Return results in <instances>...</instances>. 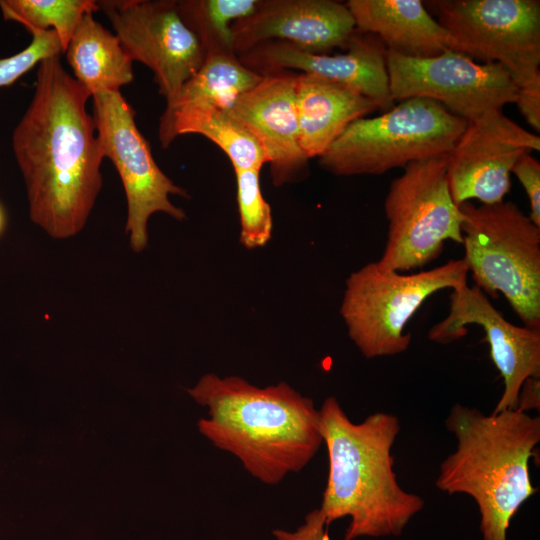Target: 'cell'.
Wrapping results in <instances>:
<instances>
[{
    "mask_svg": "<svg viewBox=\"0 0 540 540\" xmlns=\"http://www.w3.org/2000/svg\"><path fill=\"white\" fill-rule=\"evenodd\" d=\"M90 97L60 56L48 58L38 65L32 99L12 133L30 219L55 239L84 228L102 188L104 156L86 107Z\"/></svg>",
    "mask_w": 540,
    "mask_h": 540,
    "instance_id": "1",
    "label": "cell"
},
{
    "mask_svg": "<svg viewBox=\"0 0 540 540\" xmlns=\"http://www.w3.org/2000/svg\"><path fill=\"white\" fill-rule=\"evenodd\" d=\"M187 392L208 409L200 434L266 485L303 470L323 444L319 409L286 382L260 388L208 373Z\"/></svg>",
    "mask_w": 540,
    "mask_h": 540,
    "instance_id": "2",
    "label": "cell"
},
{
    "mask_svg": "<svg viewBox=\"0 0 540 540\" xmlns=\"http://www.w3.org/2000/svg\"><path fill=\"white\" fill-rule=\"evenodd\" d=\"M319 415L328 454L319 509L327 524L348 518L343 540L400 536L425 501L397 480L392 448L401 430L399 418L375 412L355 423L334 396L324 400Z\"/></svg>",
    "mask_w": 540,
    "mask_h": 540,
    "instance_id": "3",
    "label": "cell"
},
{
    "mask_svg": "<svg viewBox=\"0 0 540 540\" xmlns=\"http://www.w3.org/2000/svg\"><path fill=\"white\" fill-rule=\"evenodd\" d=\"M444 424L456 448L440 464L437 489L475 501L483 540H507L512 518L537 493L529 462L540 442V417L517 409L487 415L456 403Z\"/></svg>",
    "mask_w": 540,
    "mask_h": 540,
    "instance_id": "4",
    "label": "cell"
},
{
    "mask_svg": "<svg viewBox=\"0 0 540 540\" xmlns=\"http://www.w3.org/2000/svg\"><path fill=\"white\" fill-rule=\"evenodd\" d=\"M462 245L475 286L504 295L525 327L540 329V227L511 201L460 205Z\"/></svg>",
    "mask_w": 540,
    "mask_h": 540,
    "instance_id": "5",
    "label": "cell"
},
{
    "mask_svg": "<svg viewBox=\"0 0 540 540\" xmlns=\"http://www.w3.org/2000/svg\"><path fill=\"white\" fill-rule=\"evenodd\" d=\"M468 121L426 98L399 101L376 117L353 121L319 157L337 176L379 175L447 155Z\"/></svg>",
    "mask_w": 540,
    "mask_h": 540,
    "instance_id": "6",
    "label": "cell"
},
{
    "mask_svg": "<svg viewBox=\"0 0 540 540\" xmlns=\"http://www.w3.org/2000/svg\"><path fill=\"white\" fill-rule=\"evenodd\" d=\"M468 273L463 258L412 274L366 264L347 278L340 307L350 339L367 359L405 352L412 338L405 327L420 306L442 289L466 284Z\"/></svg>",
    "mask_w": 540,
    "mask_h": 540,
    "instance_id": "7",
    "label": "cell"
},
{
    "mask_svg": "<svg viewBox=\"0 0 540 540\" xmlns=\"http://www.w3.org/2000/svg\"><path fill=\"white\" fill-rule=\"evenodd\" d=\"M388 233L376 264L386 271L420 269L437 259L447 240L462 244L463 215L451 195L447 155L412 162L384 201Z\"/></svg>",
    "mask_w": 540,
    "mask_h": 540,
    "instance_id": "8",
    "label": "cell"
},
{
    "mask_svg": "<svg viewBox=\"0 0 540 540\" xmlns=\"http://www.w3.org/2000/svg\"><path fill=\"white\" fill-rule=\"evenodd\" d=\"M448 32L450 50L498 63L517 87L540 77V1L440 0L432 2Z\"/></svg>",
    "mask_w": 540,
    "mask_h": 540,
    "instance_id": "9",
    "label": "cell"
},
{
    "mask_svg": "<svg viewBox=\"0 0 540 540\" xmlns=\"http://www.w3.org/2000/svg\"><path fill=\"white\" fill-rule=\"evenodd\" d=\"M93 119L104 158L115 166L127 200L125 233L131 249L139 253L148 244L150 216L163 212L182 221L186 215L169 195L188 198L155 162L150 146L135 122V111L120 91H103L92 96Z\"/></svg>",
    "mask_w": 540,
    "mask_h": 540,
    "instance_id": "10",
    "label": "cell"
},
{
    "mask_svg": "<svg viewBox=\"0 0 540 540\" xmlns=\"http://www.w3.org/2000/svg\"><path fill=\"white\" fill-rule=\"evenodd\" d=\"M391 99L426 98L467 121L515 103L518 87L498 63H477L453 51L425 58L386 50Z\"/></svg>",
    "mask_w": 540,
    "mask_h": 540,
    "instance_id": "11",
    "label": "cell"
},
{
    "mask_svg": "<svg viewBox=\"0 0 540 540\" xmlns=\"http://www.w3.org/2000/svg\"><path fill=\"white\" fill-rule=\"evenodd\" d=\"M97 4L130 59L152 70L166 101L201 67L204 50L182 19L177 1L101 0Z\"/></svg>",
    "mask_w": 540,
    "mask_h": 540,
    "instance_id": "12",
    "label": "cell"
},
{
    "mask_svg": "<svg viewBox=\"0 0 540 540\" xmlns=\"http://www.w3.org/2000/svg\"><path fill=\"white\" fill-rule=\"evenodd\" d=\"M539 150L540 137L502 111L468 121L447 154V179L454 202L460 206L470 200L481 204L503 201L516 162Z\"/></svg>",
    "mask_w": 540,
    "mask_h": 540,
    "instance_id": "13",
    "label": "cell"
},
{
    "mask_svg": "<svg viewBox=\"0 0 540 540\" xmlns=\"http://www.w3.org/2000/svg\"><path fill=\"white\" fill-rule=\"evenodd\" d=\"M483 328L491 359L504 384L491 413L517 408L524 381L540 377V329L516 326L507 321L477 286L452 289L448 315L428 332L431 341L449 344L464 337L467 325Z\"/></svg>",
    "mask_w": 540,
    "mask_h": 540,
    "instance_id": "14",
    "label": "cell"
},
{
    "mask_svg": "<svg viewBox=\"0 0 540 540\" xmlns=\"http://www.w3.org/2000/svg\"><path fill=\"white\" fill-rule=\"evenodd\" d=\"M346 52L313 54L281 41L264 42L238 57L260 75L286 69L300 70L372 100L378 109L394 106L389 89L386 48L381 40L358 30L348 41Z\"/></svg>",
    "mask_w": 540,
    "mask_h": 540,
    "instance_id": "15",
    "label": "cell"
},
{
    "mask_svg": "<svg viewBox=\"0 0 540 540\" xmlns=\"http://www.w3.org/2000/svg\"><path fill=\"white\" fill-rule=\"evenodd\" d=\"M237 57L268 41L289 43L313 54L346 47L356 31L346 4L332 0H260L232 27Z\"/></svg>",
    "mask_w": 540,
    "mask_h": 540,
    "instance_id": "16",
    "label": "cell"
},
{
    "mask_svg": "<svg viewBox=\"0 0 540 540\" xmlns=\"http://www.w3.org/2000/svg\"><path fill=\"white\" fill-rule=\"evenodd\" d=\"M295 76L286 70L262 75L230 109L262 147L275 186L293 181L309 160L299 145Z\"/></svg>",
    "mask_w": 540,
    "mask_h": 540,
    "instance_id": "17",
    "label": "cell"
},
{
    "mask_svg": "<svg viewBox=\"0 0 540 540\" xmlns=\"http://www.w3.org/2000/svg\"><path fill=\"white\" fill-rule=\"evenodd\" d=\"M356 30L377 36L386 50L425 58L449 50L450 37L420 0H349Z\"/></svg>",
    "mask_w": 540,
    "mask_h": 540,
    "instance_id": "18",
    "label": "cell"
},
{
    "mask_svg": "<svg viewBox=\"0 0 540 540\" xmlns=\"http://www.w3.org/2000/svg\"><path fill=\"white\" fill-rule=\"evenodd\" d=\"M299 145L310 159L321 157L355 120L378 109L370 99L325 79L295 76Z\"/></svg>",
    "mask_w": 540,
    "mask_h": 540,
    "instance_id": "19",
    "label": "cell"
},
{
    "mask_svg": "<svg viewBox=\"0 0 540 540\" xmlns=\"http://www.w3.org/2000/svg\"><path fill=\"white\" fill-rule=\"evenodd\" d=\"M200 134L215 143L229 158L234 170H261L267 157L254 136L231 110L214 106H190L163 112L158 136L166 149L177 136Z\"/></svg>",
    "mask_w": 540,
    "mask_h": 540,
    "instance_id": "20",
    "label": "cell"
},
{
    "mask_svg": "<svg viewBox=\"0 0 540 540\" xmlns=\"http://www.w3.org/2000/svg\"><path fill=\"white\" fill-rule=\"evenodd\" d=\"M86 13L65 50L73 77L91 97L103 91H120L134 79L132 60L119 38Z\"/></svg>",
    "mask_w": 540,
    "mask_h": 540,
    "instance_id": "21",
    "label": "cell"
},
{
    "mask_svg": "<svg viewBox=\"0 0 540 540\" xmlns=\"http://www.w3.org/2000/svg\"><path fill=\"white\" fill-rule=\"evenodd\" d=\"M261 78L262 75L246 67L236 55L207 54L199 70L166 101L164 111L190 106L230 110L236 99Z\"/></svg>",
    "mask_w": 540,
    "mask_h": 540,
    "instance_id": "22",
    "label": "cell"
},
{
    "mask_svg": "<svg viewBox=\"0 0 540 540\" xmlns=\"http://www.w3.org/2000/svg\"><path fill=\"white\" fill-rule=\"evenodd\" d=\"M260 0H182L179 13L199 39L205 55H236L233 24L254 13ZM237 56V55H236Z\"/></svg>",
    "mask_w": 540,
    "mask_h": 540,
    "instance_id": "23",
    "label": "cell"
},
{
    "mask_svg": "<svg viewBox=\"0 0 540 540\" xmlns=\"http://www.w3.org/2000/svg\"><path fill=\"white\" fill-rule=\"evenodd\" d=\"M3 18L22 24L29 32L54 30L65 52L81 18L99 10L92 0H0Z\"/></svg>",
    "mask_w": 540,
    "mask_h": 540,
    "instance_id": "24",
    "label": "cell"
},
{
    "mask_svg": "<svg viewBox=\"0 0 540 540\" xmlns=\"http://www.w3.org/2000/svg\"><path fill=\"white\" fill-rule=\"evenodd\" d=\"M240 216V242L248 249L264 246L272 235L270 205L264 199L258 169L234 170Z\"/></svg>",
    "mask_w": 540,
    "mask_h": 540,
    "instance_id": "25",
    "label": "cell"
},
{
    "mask_svg": "<svg viewBox=\"0 0 540 540\" xmlns=\"http://www.w3.org/2000/svg\"><path fill=\"white\" fill-rule=\"evenodd\" d=\"M32 41L16 54L0 58V88L12 85L42 61L64 53L54 30H33Z\"/></svg>",
    "mask_w": 540,
    "mask_h": 540,
    "instance_id": "26",
    "label": "cell"
},
{
    "mask_svg": "<svg viewBox=\"0 0 540 540\" xmlns=\"http://www.w3.org/2000/svg\"><path fill=\"white\" fill-rule=\"evenodd\" d=\"M514 174L522 184L530 203V219L540 227V164L531 154L522 156L514 165Z\"/></svg>",
    "mask_w": 540,
    "mask_h": 540,
    "instance_id": "27",
    "label": "cell"
},
{
    "mask_svg": "<svg viewBox=\"0 0 540 540\" xmlns=\"http://www.w3.org/2000/svg\"><path fill=\"white\" fill-rule=\"evenodd\" d=\"M329 525L319 508L310 511L294 531L275 529V540H330Z\"/></svg>",
    "mask_w": 540,
    "mask_h": 540,
    "instance_id": "28",
    "label": "cell"
},
{
    "mask_svg": "<svg viewBox=\"0 0 540 540\" xmlns=\"http://www.w3.org/2000/svg\"><path fill=\"white\" fill-rule=\"evenodd\" d=\"M521 115L536 132H540V77L518 87L515 100Z\"/></svg>",
    "mask_w": 540,
    "mask_h": 540,
    "instance_id": "29",
    "label": "cell"
},
{
    "mask_svg": "<svg viewBox=\"0 0 540 540\" xmlns=\"http://www.w3.org/2000/svg\"><path fill=\"white\" fill-rule=\"evenodd\" d=\"M540 407V377H529L521 386L517 410L527 412Z\"/></svg>",
    "mask_w": 540,
    "mask_h": 540,
    "instance_id": "30",
    "label": "cell"
},
{
    "mask_svg": "<svg viewBox=\"0 0 540 540\" xmlns=\"http://www.w3.org/2000/svg\"><path fill=\"white\" fill-rule=\"evenodd\" d=\"M6 225H7V216H6V212H5V209H4V207L2 206V204L0 203V237H1V236L3 235V233L5 232Z\"/></svg>",
    "mask_w": 540,
    "mask_h": 540,
    "instance_id": "31",
    "label": "cell"
}]
</instances>
